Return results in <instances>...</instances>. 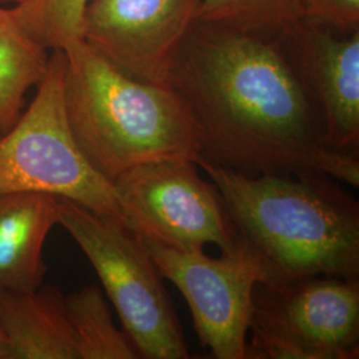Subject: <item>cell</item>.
Here are the masks:
<instances>
[{
  "label": "cell",
  "instance_id": "19",
  "mask_svg": "<svg viewBox=\"0 0 359 359\" xmlns=\"http://www.w3.org/2000/svg\"><path fill=\"white\" fill-rule=\"evenodd\" d=\"M0 1H4V3H7V1H13L15 4H18V3H20L22 0H0Z\"/></svg>",
  "mask_w": 359,
  "mask_h": 359
},
{
  "label": "cell",
  "instance_id": "8",
  "mask_svg": "<svg viewBox=\"0 0 359 359\" xmlns=\"http://www.w3.org/2000/svg\"><path fill=\"white\" fill-rule=\"evenodd\" d=\"M142 240L160 276L187 299L203 347L215 358L245 359L253 290L262 280L255 258L241 245L215 258L204 249L179 250Z\"/></svg>",
  "mask_w": 359,
  "mask_h": 359
},
{
  "label": "cell",
  "instance_id": "17",
  "mask_svg": "<svg viewBox=\"0 0 359 359\" xmlns=\"http://www.w3.org/2000/svg\"><path fill=\"white\" fill-rule=\"evenodd\" d=\"M305 20L350 32L359 29V0H304Z\"/></svg>",
  "mask_w": 359,
  "mask_h": 359
},
{
  "label": "cell",
  "instance_id": "9",
  "mask_svg": "<svg viewBox=\"0 0 359 359\" xmlns=\"http://www.w3.org/2000/svg\"><path fill=\"white\" fill-rule=\"evenodd\" d=\"M201 0H90L83 40L129 76L167 86Z\"/></svg>",
  "mask_w": 359,
  "mask_h": 359
},
{
  "label": "cell",
  "instance_id": "12",
  "mask_svg": "<svg viewBox=\"0 0 359 359\" xmlns=\"http://www.w3.org/2000/svg\"><path fill=\"white\" fill-rule=\"evenodd\" d=\"M0 323L8 359H77L65 297L56 286L0 292Z\"/></svg>",
  "mask_w": 359,
  "mask_h": 359
},
{
  "label": "cell",
  "instance_id": "2",
  "mask_svg": "<svg viewBox=\"0 0 359 359\" xmlns=\"http://www.w3.org/2000/svg\"><path fill=\"white\" fill-rule=\"evenodd\" d=\"M217 187L237 240L262 280L359 278V203L318 172L248 176L196 161Z\"/></svg>",
  "mask_w": 359,
  "mask_h": 359
},
{
  "label": "cell",
  "instance_id": "18",
  "mask_svg": "<svg viewBox=\"0 0 359 359\" xmlns=\"http://www.w3.org/2000/svg\"><path fill=\"white\" fill-rule=\"evenodd\" d=\"M0 359H8V348H7V341L3 333V327L0 323Z\"/></svg>",
  "mask_w": 359,
  "mask_h": 359
},
{
  "label": "cell",
  "instance_id": "14",
  "mask_svg": "<svg viewBox=\"0 0 359 359\" xmlns=\"http://www.w3.org/2000/svg\"><path fill=\"white\" fill-rule=\"evenodd\" d=\"M77 359L140 358L128 334L117 329L103 292L88 285L65 297Z\"/></svg>",
  "mask_w": 359,
  "mask_h": 359
},
{
  "label": "cell",
  "instance_id": "7",
  "mask_svg": "<svg viewBox=\"0 0 359 359\" xmlns=\"http://www.w3.org/2000/svg\"><path fill=\"white\" fill-rule=\"evenodd\" d=\"M129 228L179 250L213 244L221 253L240 243L217 187L192 158H165L132 168L112 182Z\"/></svg>",
  "mask_w": 359,
  "mask_h": 359
},
{
  "label": "cell",
  "instance_id": "13",
  "mask_svg": "<svg viewBox=\"0 0 359 359\" xmlns=\"http://www.w3.org/2000/svg\"><path fill=\"white\" fill-rule=\"evenodd\" d=\"M11 10L0 7V135L20 117L28 90L46 76L50 57Z\"/></svg>",
  "mask_w": 359,
  "mask_h": 359
},
{
  "label": "cell",
  "instance_id": "11",
  "mask_svg": "<svg viewBox=\"0 0 359 359\" xmlns=\"http://www.w3.org/2000/svg\"><path fill=\"white\" fill-rule=\"evenodd\" d=\"M59 225L57 197L34 192L0 194V292H31L44 281V245Z\"/></svg>",
  "mask_w": 359,
  "mask_h": 359
},
{
  "label": "cell",
  "instance_id": "10",
  "mask_svg": "<svg viewBox=\"0 0 359 359\" xmlns=\"http://www.w3.org/2000/svg\"><path fill=\"white\" fill-rule=\"evenodd\" d=\"M293 32L292 47L321 109L329 147L359 158V29L344 36L304 20Z\"/></svg>",
  "mask_w": 359,
  "mask_h": 359
},
{
  "label": "cell",
  "instance_id": "4",
  "mask_svg": "<svg viewBox=\"0 0 359 359\" xmlns=\"http://www.w3.org/2000/svg\"><path fill=\"white\" fill-rule=\"evenodd\" d=\"M16 192L65 197L129 228L114 184L90 165L74 137L63 50H53L32 103L0 135V194Z\"/></svg>",
  "mask_w": 359,
  "mask_h": 359
},
{
  "label": "cell",
  "instance_id": "3",
  "mask_svg": "<svg viewBox=\"0 0 359 359\" xmlns=\"http://www.w3.org/2000/svg\"><path fill=\"white\" fill-rule=\"evenodd\" d=\"M65 52V100L80 151L114 182L129 169L200 156L188 105L169 86L129 76L84 40Z\"/></svg>",
  "mask_w": 359,
  "mask_h": 359
},
{
  "label": "cell",
  "instance_id": "15",
  "mask_svg": "<svg viewBox=\"0 0 359 359\" xmlns=\"http://www.w3.org/2000/svg\"><path fill=\"white\" fill-rule=\"evenodd\" d=\"M305 20L304 0H201L198 22L269 36H286Z\"/></svg>",
  "mask_w": 359,
  "mask_h": 359
},
{
  "label": "cell",
  "instance_id": "6",
  "mask_svg": "<svg viewBox=\"0 0 359 359\" xmlns=\"http://www.w3.org/2000/svg\"><path fill=\"white\" fill-rule=\"evenodd\" d=\"M245 359H357L359 278L257 283Z\"/></svg>",
  "mask_w": 359,
  "mask_h": 359
},
{
  "label": "cell",
  "instance_id": "1",
  "mask_svg": "<svg viewBox=\"0 0 359 359\" xmlns=\"http://www.w3.org/2000/svg\"><path fill=\"white\" fill-rule=\"evenodd\" d=\"M283 39L193 27L167 86L192 114L197 160L248 176L318 172L357 188L359 158L329 147L321 109Z\"/></svg>",
  "mask_w": 359,
  "mask_h": 359
},
{
  "label": "cell",
  "instance_id": "16",
  "mask_svg": "<svg viewBox=\"0 0 359 359\" xmlns=\"http://www.w3.org/2000/svg\"><path fill=\"white\" fill-rule=\"evenodd\" d=\"M90 0H22L15 18L47 50H65L83 40V20Z\"/></svg>",
  "mask_w": 359,
  "mask_h": 359
},
{
  "label": "cell",
  "instance_id": "5",
  "mask_svg": "<svg viewBox=\"0 0 359 359\" xmlns=\"http://www.w3.org/2000/svg\"><path fill=\"white\" fill-rule=\"evenodd\" d=\"M57 217L99 276L140 358H189L163 277L142 237L65 197H57Z\"/></svg>",
  "mask_w": 359,
  "mask_h": 359
}]
</instances>
